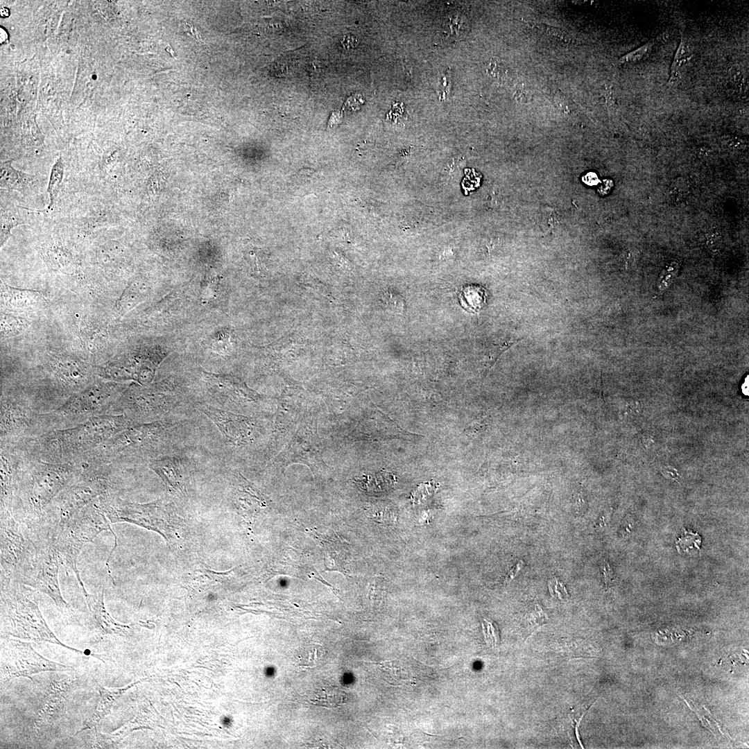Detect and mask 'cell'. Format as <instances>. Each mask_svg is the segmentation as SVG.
<instances>
[{
	"label": "cell",
	"instance_id": "cell-23",
	"mask_svg": "<svg viewBox=\"0 0 749 749\" xmlns=\"http://www.w3.org/2000/svg\"><path fill=\"white\" fill-rule=\"evenodd\" d=\"M700 542L697 533L685 531L684 536L679 538L676 544L679 552L691 554L699 551Z\"/></svg>",
	"mask_w": 749,
	"mask_h": 749
},
{
	"label": "cell",
	"instance_id": "cell-4",
	"mask_svg": "<svg viewBox=\"0 0 749 749\" xmlns=\"http://www.w3.org/2000/svg\"><path fill=\"white\" fill-rule=\"evenodd\" d=\"M109 521L98 503H90L62 526L51 529L61 562L74 571L83 594L87 591L77 567L78 558L84 546L101 532L114 533Z\"/></svg>",
	"mask_w": 749,
	"mask_h": 749
},
{
	"label": "cell",
	"instance_id": "cell-18",
	"mask_svg": "<svg viewBox=\"0 0 749 749\" xmlns=\"http://www.w3.org/2000/svg\"><path fill=\"white\" fill-rule=\"evenodd\" d=\"M29 416L21 405L1 404V432H11L24 429L28 424Z\"/></svg>",
	"mask_w": 749,
	"mask_h": 749
},
{
	"label": "cell",
	"instance_id": "cell-14",
	"mask_svg": "<svg viewBox=\"0 0 749 749\" xmlns=\"http://www.w3.org/2000/svg\"><path fill=\"white\" fill-rule=\"evenodd\" d=\"M187 460L180 456H163L150 461L149 467L173 490L183 492L184 474L187 468Z\"/></svg>",
	"mask_w": 749,
	"mask_h": 749
},
{
	"label": "cell",
	"instance_id": "cell-10",
	"mask_svg": "<svg viewBox=\"0 0 749 749\" xmlns=\"http://www.w3.org/2000/svg\"><path fill=\"white\" fill-rule=\"evenodd\" d=\"M119 404L130 420L150 421L164 417L181 407V395L166 390H141L126 395Z\"/></svg>",
	"mask_w": 749,
	"mask_h": 749
},
{
	"label": "cell",
	"instance_id": "cell-26",
	"mask_svg": "<svg viewBox=\"0 0 749 749\" xmlns=\"http://www.w3.org/2000/svg\"><path fill=\"white\" fill-rule=\"evenodd\" d=\"M540 32L548 35V37L556 40L559 42L569 44L574 42V39L565 32L555 27L549 26L546 24H537L535 26Z\"/></svg>",
	"mask_w": 749,
	"mask_h": 749
},
{
	"label": "cell",
	"instance_id": "cell-19",
	"mask_svg": "<svg viewBox=\"0 0 749 749\" xmlns=\"http://www.w3.org/2000/svg\"><path fill=\"white\" fill-rule=\"evenodd\" d=\"M359 486L369 492L387 491L393 484V476L389 473H379L374 476H366L356 481Z\"/></svg>",
	"mask_w": 749,
	"mask_h": 749
},
{
	"label": "cell",
	"instance_id": "cell-24",
	"mask_svg": "<svg viewBox=\"0 0 749 749\" xmlns=\"http://www.w3.org/2000/svg\"><path fill=\"white\" fill-rule=\"evenodd\" d=\"M680 268L679 264L673 261L666 264L662 270L658 279L657 287L661 291L666 289L675 278Z\"/></svg>",
	"mask_w": 749,
	"mask_h": 749
},
{
	"label": "cell",
	"instance_id": "cell-12",
	"mask_svg": "<svg viewBox=\"0 0 749 749\" xmlns=\"http://www.w3.org/2000/svg\"><path fill=\"white\" fill-rule=\"evenodd\" d=\"M217 427L226 441L237 445L249 435V425L243 417L205 403L194 404Z\"/></svg>",
	"mask_w": 749,
	"mask_h": 749
},
{
	"label": "cell",
	"instance_id": "cell-3",
	"mask_svg": "<svg viewBox=\"0 0 749 749\" xmlns=\"http://www.w3.org/2000/svg\"><path fill=\"white\" fill-rule=\"evenodd\" d=\"M79 473V470L69 463H31L19 476L15 494H19L25 515L32 519L41 517L46 506Z\"/></svg>",
	"mask_w": 749,
	"mask_h": 749
},
{
	"label": "cell",
	"instance_id": "cell-22",
	"mask_svg": "<svg viewBox=\"0 0 749 749\" xmlns=\"http://www.w3.org/2000/svg\"><path fill=\"white\" fill-rule=\"evenodd\" d=\"M689 49L685 40L682 37L680 44L676 51L671 68L668 85L672 86L678 78L679 70L690 59Z\"/></svg>",
	"mask_w": 749,
	"mask_h": 749
},
{
	"label": "cell",
	"instance_id": "cell-17",
	"mask_svg": "<svg viewBox=\"0 0 749 749\" xmlns=\"http://www.w3.org/2000/svg\"><path fill=\"white\" fill-rule=\"evenodd\" d=\"M96 685L100 694V700L96 709L91 717L86 721L84 727L78 730L76 734L97 725L110 713L115 700L130 687L107 689L101 686L98 682H96Z\"/></svg>",
	"mask_w": 749,
	"mask_h": 749
},
{
	"label": "cell",
	"instance_id": "cell-31",
	"mask_svg": "<svg viewBox=\"0 0 749 749\" xmlns=\"http://www.w3.org/2000/svg\"><path fill=\"white\" fill-rule=\"evenodd\" d=\"M583 180H584V182L585 183H587V184H590V185L596 184L598 182L597 177H596V174H594L593 173H587L585 176V178H583Z\"/></svg>",
	"mask_w": 749,
	"mask_h": 749
},
{
	"label": "cell",
	"instance_id": "cell-30",
	"mask_svg": "<svg viewBox=\"0 0 749 749\" xmlns=\"http://www.w3.org/2000/svg\"><path fill=\"white\" fill-rule=\"evenodd\" d=\"M602 571L606 585L612 580V570L611 569L609 564L605 561L602 566Z\"/></svg>",
	"mask_w": 749,
	"mask_h": 749
},
{
	"label": "cell",
	"instance_id": "cell-27",
	"mask_svg": "<svg viewBox=\"0 0 749 749\" xmlns=\"http://www.w3.org/2000/svg\"><path fill=\"white\" fill-rule=\"evenodd\" d=\"M651 49V44L647 43L638 49L627 53L623 55L619 60V62L622 64L633 63L642 60L646 54L650 51Z\"/></svg>",
	"mask_w": 749,
	"mask_h": 749
},
{
	"label": "cell",
	"instance_id": "cell-13",
	"mask_svg": "<svg viewBox=\"0 0 749 749\" xmlns=\"http://www.w3.org/2000/svg\"><path fill=\"white\" fill-rule=\"evenodd\" d=\"M70 685V681L65 680L48 685L36 709L35 721L37 726L53 721L63 712Z\"/></svg>",
	"mask_w": 749,
	"mask_h": 749
},
{
	"label": "cell",
	"instance_id": "cell-7",
	"mask_svg": "<svg viewBox=\"0 0 749 749\" xmlns=\"http://www.w3.org/2000/svg\"><path fill=\"white\" fill-rule=\"evenodd\" d=\"M108 486L103 474L95 470L79 473L54 499L58 513L53 527L62 526L93 499L105 493Z\"/></svg>",
	"mask_w": 749,
	"mask_h": 749
},
{
	"label": "cell",
	"instance_id": "cell-15",
	"mask_svg": "<svg viewBox=\"0 0 749 749\" xmlns=\"http://www.w3.org/2000/svg\"><path fill=\"white\" fill-rule=\"evenodd\" d=\"M87 607L97 627L104 634H123L128 627L120 624L108 613L104 604V591L95 594L83 593Z\"/></svg>",
	"mask_w": 749,
	"mask_h": 749
},
{
	"label": "cell",
	"instance_id": "cell-28",
	"mask_svg": "<svg viewBox=\"0 0 749 749\" xmlns=\"http://www.w3.org/2000/svg\"><path fill=\"white\" fill-rule=\"evenodd\" d=\"M548 586L552 596L560 600L567 599L569 597V594L565 585L557 578L549 580Z\"/></svg>",
	"mask_w": 749,
	"mask_h": 749
},
{
	"label": "cell",
	"instance_id": "cell-9",
	"mask_svg": "<svg viewBox=\"0 0 749 749\" xmlns=\"http://www.w3.org/2000/svg\"><path fill=\"white\" fill-rule=\"evenodd\" d=\"M33 542L15 521L11 510L1 512V577L11 578L31 554Z\"/></svg>",
	"mask_w": 749,
	"mask_h": 749
},
{
	"label": "cell",
	"instance_id": "cell-29",
	"mask_svg": "<svg viewBox=\"0 0 749 749\" xmlns=\"http://www.w3.org/2000/svg\"><path fill=\"white\" fill-rule=\"evenodd\" d=\"M524 561L519 560L512 569L508 571L505 578V581L508 582L514 578L517 574L522 569L524 566Z\"/></svg>",
	"mask_w": 749,
	"mask_h": 749
},
{
	"label": "cell",
	"instance_id": "cell-16",
	"mask_svg": "<svg viewBox=\"0 0 749 749\" xmlns=\"http://www.w3.org/2000/svg\"><path fill=\"white\" fill-rule=\"evenodd\" d=\"M40 181V179L35 175L14 169L11 165V162H6L1 165L0 184L1 189L16 191L26 196L36 191Z\"/></svg>",
	"mask_w": 749,
	"mask_h": 749
},
{
	"label": "cell",
	"instance_id": "cell-5",
	"mask_svg": "<svg viewBox=\"0 0 749 749\" xmlns=\"http://www.w3.org/2000/svg\"><path fill=\"white\" fill-rule=\"evenodd\" d=\"M50 532L47 537L35 542L33 551L10 580L46 594L57 606L63 608L69 607V604L60 592L58 571L61 560L53 532Z\"/></svg>",
	"mask_w": 749,
	"mask_h": 749
},
{
	"label": "cell",
	"instance_id": "cell-11",
	"mask_svg": "<svg viewBox=\"0 0 749 749\" xmlns=\"http://www.w3.org/2000/svg\"><path fill=\"white\" fill-rule=\"evenodd\" d=\"M112 390L108 385H96L75 394L58 410L64 416L96 413L110 404Z\"/></svg>",
	"mask_w": 749,
	"mask_h": 749
},
{
	"label": "cell",
	"instance_id": "cell-2",
	"mask_svg": "<svg viewBox=\"0 0 749 749\" xmlns=\"http://www.w3.org/2000/svg\"><path fill=\"white\" fill-rule=\"evenodd\" d=\"M130 424L123 414L94 415L76 427L46 435L42 449L54 458H73L98 447Z\"/></svg>",
	"mask_w": 749,
	"mask_h": 749
},
{
	"label": "cell",
	"instance_id": "cell-1",
	"mask_svg": "<svg viewBox=\"0 0 749 749\" xmlns=\"http://www.w3.org/2000/svg\"><path fill=\"white\" fill-rule=\"evenodd\" d=\"M1 619L4 633L20 639L55 644L83 653L66 646L55 637L43 618L37 601L33 598V592L24 585L6 578H1Z\"/></svg>",
	"mask_w": 749,
	"mask_h": 749
},
{
	"label": "cell",
	"instance_id": "cell-25",
	"mask_svg": "<svg viewBox=\"0 0 749 749\" xmlns=\"http://www.w3.org/2000/svg\"><path fill=\"white\" fill-rule=\"evenodd\" d=\"M482 628L485 640L488 646L494 647L499 644V631L494 622L485 619L484 622L482 623Z\"/></svg>",
	"mask_w": 749,
	"mask_h": 749
},
{
	"label": "cell",
	"instance_id": "cell-20",
	"mask_svg": "<svg viewBox=\"0 0 749 749\" xmlns=\"http://www.w3.org/2000/svg\"><path fill=\"white\" fill-rule=\"evenodd\" d=\"M63 177L64 164L62 162L61 158H60L54 164L50 173L47 187V192L50 200L47 207L49 209H51V208H53L54 205L55 201L58 196L61 188Z\"/></svg>",
	"mask_w": 749,
	"mask_h": 749
},
{
	"label": "cell",
	"instance_id": "cell-21",
	"mask_svg": "<svg viewBox=\"0 0 749 749\" xmlns=\"http://www.w3.org/2000/svg\"><path fill=\"white\" fill-rule=\"evenodd\" d=\"M26 222L15 212L1 209V247L7 241L11 234V230L16 226Z\"/></svg>",
	"mask_w": 749,
	"mask_h": 749
},
{
	"label": "cell",
	"instance_id": "cell-6",
	"mask_svg": "<svg viewBox=\"0 0 749 749\" xmlns=\"http://www.w3.org/2000/svg\"><path fill=\"white\" fill-rule=\"evenodd\" d=\"M176 425L157 420L128 426L98 447L99 460H112L123 456H148L164 445Z\"/></svg>",
	"mask_w": 749,
	"mask_h": 749
},
{
	"label": "cell",
	"instance_id": "cell-8",
	"mask_svg": "<svg viewBox=\"0 0 749 749\" xmlns=\"http://www.w3.org/2000/svg\"><path fill=\"white\" fill-rule=\"evenodd\" d=\"M71 666L56 663L40 655L31 644L9 639L1 647V678L6 682L16 678L26 677L44 671H67Z\"/></svg>",
	"mask_w": 749,
	"mask_h": 749
}]
</instances>
